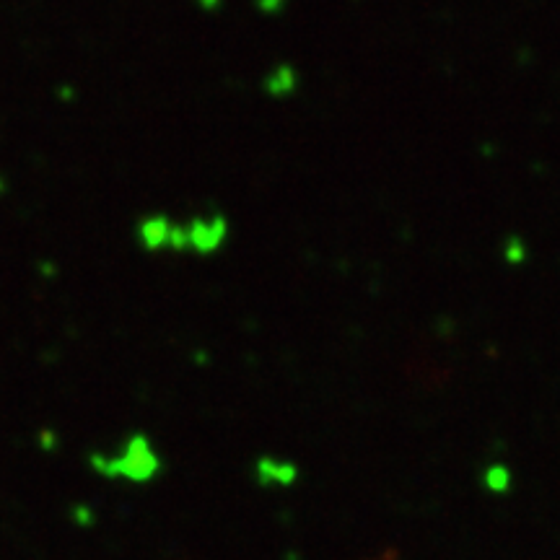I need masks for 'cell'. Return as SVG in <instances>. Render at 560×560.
Segmentation results:
<instances>
[{
	"label": "cell",
	"instance_id": "6da1fadb",
	"mask_svg": "<svg viewBox=\"0 0 560 560\" xmlns=\"http://www.w3.org/2000/svg\"><path fill=\"white\" fill-rule=\"evenodd\" d=\"M299 70L291 63H278L275 68H270V73L265 76V91L273 99H288L299 91Z\"/></svg>",
	"mask_w": 560,
	"mask_h": 560
},
{
	"label": "cell",
	"instance_id": "7a4b0ae2",
	"mask_svg": "<svg viewBox=\"0 0 560 560\" xmlns=\"http://www.w3.org/2000/svg\"><path fill=\"white\" fill-rule=\"evenodd\" d=\"M503 255H506V260L511 262V265H519V262H524L527 260V247H524V242L522 239H509V244H506V252H503Z\"/></svg>",
	"mask_w": 560,
	"mask_h": 560
},
{
	"label": "cell",
	"instance_id": "3957f363",
	"mask_svg": "<svg viewBox=\"0 0 560 560\" xmlns=\"http://www.w3.org/2000/svg\"><path fill=\"white\" fill-rule=\"evenodd\" d=\"M257 6L265 13H278L280 8L286 6V0H257Z\"/></svg>",
	"mask_w": 560,
	"mask_h": 560
}]
</instances>
